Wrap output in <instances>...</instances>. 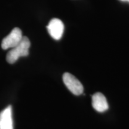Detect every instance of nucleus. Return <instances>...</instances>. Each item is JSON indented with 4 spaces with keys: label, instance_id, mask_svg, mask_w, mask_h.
<instances>
[{
    "label": "nucleus",
    "instance_id": "nucleus-1",
    "mask_svg": "<svg viewBox=\"0 0 129 129\" xmlns=\"http://www.w3.org/2000/svg\"><path fill=\"white\" fill-rule=\"evenodd\" d=\"M30 46V43L29 38L27 37H23L20 43L8 52L6 56L7 62L13 64L15 63L20 57L28 56Z\"/></svg>",
    "mask_w": 129,
    "mask_h": 129
},
{
    "label": "nucleus",
    "instance_id": "nucleus-2",
    "mask_svg": "<svg viewBox=\"0 0 129 129\" xmlns=\"http://www.w3.org/2000/svg\"><path fill=\"white\" fill-rule=\"evenodd\" d=\"M63 81L67 87L74 94H81L83 92V86L80 81L72 74L66 72L63 75Z\"/></svg>",
    "mask_w": 129,
    "mask_h": 129
},
{
    "label": "nucleus",
    "instance_id": "nucleus-3",
    "mask_svg": "<svg viewBox=\"0 0 129 129\" xmlns=\"http://www.w3.org/2000/svg\"><path fill=\"white\" fill-rule=\"evenodd\" d=\"M22 38V30L19 28H14L10 33L3 40L1 47L4 50L13 48L20 43Z\"/></svg>",
    "mask_w": 129,
    "mask_h": 129
},
{
    "label": "nucleus",
    "instance_id": "nucleus-4",
    "mask_svg": "<svg viewBox=\"0 0 129 129\" xmlns=\"http://www.w3.org/2000/svg\"><path fill=\"white\" fill-rule=\"evenodd\" d=\"M48 32L53 39L59 40L62 38L64 32V25L59 19H52L47 26Z\"/></svg>",
    "mask_w": 129,
    "mask_h": 129
},
{
    "label": "nucleus",
    "instance_id": "nucleus-5",
    "mask_svg": "<svg viewBox=\"0 0 129 129\" xmlns=\"http://www.w3.org/2000/svg\"><path fill=\"white\" fill-rule=\"evenodd\" d=\"M0 129H13L12 106L9 105L0 112Z\"/></svg>",
    "mask_w": 129,
    "mask_h": 129
},
{
    "label": "nucleus",
    "instance_id": "nucleus-6",
    "mask_svg": "<svg viewBox=\"0 0 129 129\" xmlns=\"http://www.w3.org/2000/svg\"><path fill=\"white\" fill-rule=\"evenodd\" d=\"M92 106L99 112H105L108 110L109 107L105 96L101 93H96L93 95Z\"/></svg>",
    "mask_w": 129,
    "mask_h": 129
},
{
    "label": "nucleus",
    "instance_id": "nucleus-7",
    "mask_svg": "<svg viewBox=\"0 0 129 129\" xmlns=\"http://www.w3.org/2000/svg\"><path fill=\"white\" fill-rule=\"evenodd\" d=\"M120 1H123V2H128V3H129V0H120Z\"/></svg>",
    "mask_w": 129,
    "mask_h": 129
}]
</instances>
